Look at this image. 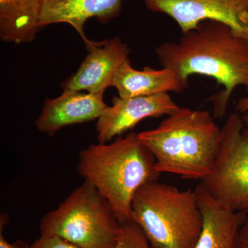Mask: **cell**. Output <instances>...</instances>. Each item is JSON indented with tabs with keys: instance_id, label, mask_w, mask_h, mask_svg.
Segmentation results:
<instances>
[{
	"instance_id": "9a60e30c",
	"label": "cell",
	"mask_w": 248,
	"mask_h": 248,
	"mask_svg": "<svg viewBox=\"0 0 248 248\" xmlns=\"http://www.w3.org/2000/svg\"><path fill=\"white\" fill-rule=\"evenodd\" d=\"M113 248H154L141 227L133 220L121 224L120 234Z\"/></svg>"
},
{
	"instance_id": "5bb4252c",
	"label": "cell",
	"mask_w": 248,
	"mask_h": 248,
	"mask_svg": "<svg viewBox=\"0 0 248 248\" xmlns=\"http://www.w3.org/2000/svg\"><path fill=\"white\" fill-rule=\"evenodd\" d=\"M44 0H0V38L5 42L30 43L40 29Z\"/></svg>"
},
{
	"instance_id": "30bf717a",
	"label": "cell",
	"mask_w": 248,
	"mask_h": 248,
	"mask_svg": "<svg viewBox=\"0 0 248 248\" xmlns=\"http://www.w3.org/2000/svg\"><path fill=\"white\" fill-rule=\"evenodd\" d=\"M108 108L104 93L63 91L60 97L46 100L35 127L53 136L63 127L99 120Z\"/></svg>"
},
{
	"instance_id": "3957f363",
	"label": "cell",
	"mask_w": 248,
	"mask_h": 248,
	"mask_svg": "<svg viewBox=\"0 0 248 248\" xmlns=\"http://www.w3.org/2000/svg\"><path fill=\"white\" fill-rule=\"evenodd\" d=\"M139 138L154 155L158 172L201 180L213 168L221 128L209 111L180 107Z\"/></svg>"
},
{
	"instance_id": "6da1fadb",
	"label": "cell",
	"mask_w": 248,
	"mask_h": 248,
	"mask_svg": "<svg viewBox=\"0 0 248 248\" xmlns=\"http://www.w3.org/2000/svg\"><path fill=\"white\" fill-rule=\"evenodd\" d=\"M155 52L163 67L175 71L186 84L189 77L197 74L224 87L207 100L213 102L216 118L226 115L236 88L244 86L248 92V42L226 24L203 21L179 40L161 44Z\"/></svg>"
},
{
	"instance_id": "8992f818",
	"label": "cell",
	"mask_w": 248,
	"mask_h": 248,
	"mask_svg": "<svg viewBox=\"0 0 248 248\" xmlns=\"http://www.w3.org/2000/svg\"><path fill=\"white\" fill-rule=\"evenodd\" d=\"M201 185L223 206L248 214V127L242 117L228 116L211 171Z\"/></svg>"
},
{
	"instance_id": "44dd1931",
	"label": "cell",
	"mask_w": 248,
	"mask_h": 248,
	"mask_svg": "<svg viewBox=\"0 0 248 248\" xmlns=\"http://www.w3.org/2000/svg\"><path fill=\"white\" fill-rule=\"evenodd\" d=\"M243 248L242 247H241V246H239H239H238V248Z\"/></svg>"
},
{
	"instance_id": "7a4b0ae2",
	"label": "cell",
	"mask_w": 248,
	"mask_h": 248,
	"mask_svg": "<svg viewBox=\"0 0 248 248\" xmlns=\"http://www.w3.org/2000/svg\"><path fill=\"white\" fill-rule=\"evenodd\" d=\"M155 158L131 133L111 143L91 144L79 153L78 172L110 204L120 224L131 220L133 197L148 183L158 181Z\"/></svg>"
},
{
	"instance_id": "52a82bcc",
	"label": "cell",
	"mask_w": 248,
	"mask_h": 248,
	"mask_svg": "<svg viewBox=\"0 0 248 248\" xmlns=\"http://www.w3.org/2000/svg\"><path fill=\"white\" fill-rule=\"evenodd\" d=\"M153 12L161 13L177 23L182 33L203 21L226 24L248 42V0H144Z\"/></svg>"
},
{
	"instance_id": "ac0fdd59",
	"label": "cell",
	"mask_w": 248,
	"mask_h": 248,
	"mask_svg": "<svg viewBox=\"0 0 248 248\" xmlns=\"http://www.w3.org/2000/svg\"><path fill=\"white\" fill-rule=\"evenodd\" d=\"M239 245L243 248H248V214L240 228Z\"/></svg>"
},
{
	"instance_id": "e0dca14e",
	"label": "cell",
	"mask_w": 248,
	"mask_h": 248,
	"mask_svg": "<svg viewBox=\"0 0 248 248\" xmlns=\"http://www.w3.org/2000/svg\"><path fill=\"white\" fill-rule=\"evenodd\" d=\"M7 222V215L1 214L0 217V248H31V246L22 240H17L15 243H10L6 241L3 230Z\"/></svg>"
},
{
	"instance_id": "4fadbf2b",
	"label": "cell",
	"mask_w": 248,
	"mask_h": 248,
	"mask_svg": "<svg viewBox=\"0 0 248 248\" xmlns=\"http://www.w3.org/2000/svg\"><path fill=\"white\" fill-rule=\"evenodd\" d=\"M113 86L118 91L119 97L132 98L182 92L187 84L170 68L155 70L146 66L143 71L134 69L128 58L117 72Z\"/></svg>"
},
{
	"instance_id": "9c48e42d",
	"label": "cell",
	"mask_w": 248,
	"mask_h": 248,
	"mask_svg": "<svg viewBox=\"0 0 248 248\" xmlns=\"http://www.w3.org/2000/svg\"><path fill=\"white\" fill-rule=\"evenodd\" d=\"M96 124L97 141L106 143L148 117L170 115L179 108L169 93L132 98L114 97Z\"/></svg>"
},
{
	"instance_id": "2e32d148",
	"label": "cell",
	"mask_w": 248,
	"mask_h": 248,
	"mask_svg": "<svg viewBox=\"0 0 248 248\" xmlns=\"http://www.w3.org/2000/svg\"><path fill=\"white\" fill-rule=\"evenodd\" d=\"M31 248H81L58 236H41Z\"/></svg>"
},
{
	"instance_id": "277c9868",
	"label": "cell",
	"mask_w": 248,
	"mask_h": 248,
	"mask_svg": "<svg viewBox=\"0 0 248 248\" xmlns=\"http://www.w3.org/2000/svg\"><path fill=\"white\" fill-rule=\"evenodd\" d=\"M131 219L154 248H195L203 227L195 191L180 190L158 181L135 193Z\"/></svg>"
},
{
	"instance_id": "5b68a950",
	"label": "cell",
	"mask_w": 248,
	"mask_h": 248,
	"mask_svg": "<svg viewBox=\"0 0 248 248\" xmlns=\"http://www.w3.org/2000/svg\"><path fill=\"white\" fill-rule=\"evenodd\" d=\"M120 228L107 199L85 180L40 223L41 236H58L81 248H113Z\"/></svg>"
},
{
	"instance_id": "ffe728a7",
	"label": "cell",
	"mask_w": 248,
	"mask_h": 248,
	"mask_svg": "<svg viewBox=\"0 0 248 248\" xmlns=\"http://www.w3.org/2000/svg\"><path fill=\"white\" fill-rule=\"evenodd\" d=\"M244 120L245 125L248 127V112L247 113L244 114V115L241 116Z\"/></svg>"
},
{
	"instance_id": "ba28073f",
	"label": "cell",
	"mask_w": 248,
	"mask_h": 248,
	"mask_svg": "<svg viewBox=\"0 0 248 248\" xmlns=\"http://www.w3.org/2000/svg\"><path fill=\"white\" fill-rule=\"evenodd\" d=\"M89 54L73 76L62 84L63 91L104 93L113 86L119 68L127 59L130 49L120 37L93 42L86 45Z\"/></svg>"
},
{
	"instance_id": "d6986e66",
	"label": "cell",
	"mask_w": 248,
	"mask_h": 248,
	"mask_svg": "<svg viewBox=\"0 0 248 248\" xmlns=\"http://www.w3.org/2000/svg\"><path fill=\"white\" fill-rule=\"evenodd\" d=\"M236 109L238 112H241L243 115L248 112V95L241 98L236 103Z\"/></svg>"
},
{
	"instance_id": "8fae6325",
	"label": "cell",
	"mask_w": 248,
	"mask_h": 248,
	"mask_svg": "<svg viewBox=\"0 0 248 248\" xmlns=\"http://www.w3.org/2000/svg\"><path fill=\"white\" fill-rule=\"evenodd\" d=\"M123 0H44L40 27L65 23L74 28L84 40L90 43L85 35L84 26L91 18L104 24L118 17Z\"/></svg>"
},
{
	"instance_id": "7c38bea8",
	"label": "cell",
	"mask_w": 248,
	"mask_h": 248,
	"mask_svg": "<svg viewBox=\"0 0 248 248\" xmlns=\"http://www.w3.org/2000/svg\"><path fill=\"white\" fill-rule=\"evenodd\" d=\"M195 191L203 216V230L195 248H237L240 228L247 214L223 206L201 184Z\"/></svg>"
}]
</instances>
